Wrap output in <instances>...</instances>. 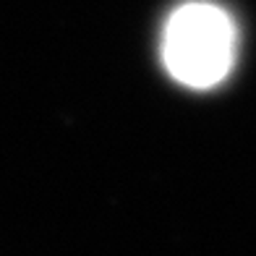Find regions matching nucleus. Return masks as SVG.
I'll use <instances>...</instances> for the list:
<instances>
[{"instance_id":"obj_1","label":"nucleus","mask_w":256,"mask_h":256,"mask_svg":"<svg viewBox=\"0 0 256 256\" xmlns=\"http://www.w3.org/2000/svg\"><path fill=\"white\" fill-rule=\"evenodd\" d=\"M238 44V24L228 8L212 0H186L165 18L160 60L180 86L209 92L230 78Z\"/></svg>"}]
</instances>
